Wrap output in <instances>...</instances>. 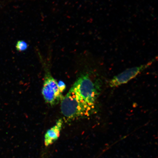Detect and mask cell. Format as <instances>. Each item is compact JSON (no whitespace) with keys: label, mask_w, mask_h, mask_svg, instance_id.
Segmentation results:
<instances>
[{"label":"cell","mask_w":158,"mask_h":158,"mask_svg":"<svg viewBox=\"0 0 158 158\" xmlns=\"http://www.w3.org/2000/svg\"><path fill=\"white\" fill-rule=\"evenodd\" d=\"M61 112L66 121L89 117L96 111L81 99L71 88L61 101Z\"/></svg>","instance_id":"cell-1"},{"label":"cell","mask_w":158,"mask_h":158,"mask_svg":"<svg viewBox=\"0 0 158 158\" xmlns=\"http://www.w3.org/2000/svg\"><path fill=\"white\" fill-rule=\"evenodd\" d=\"M72 88L82 100L91 107L95 108L99 94L100 86L88 74H83L77 79Z\"/></svg>","instance_id":"cell-2"},{"label":"cell","mask_w":158,"mask_h":158,"mask_svg":"<svg viewBox=\"0 0 158 158\" xmlns=\"http://www.w3.org/2000/svg\"><path fill=\"white\" fill-rule=\"evenodd\" d=\"M42 94L46 103L52 106L58 104L64 97L59 90L58 82L49 74L45 77Z\"/></svg>","instance_id":"cell-3"},{"label":"cell","mask_w":158,"mask_h":158,"mask_svg":"<svg viewBox=\"0 0 158 158\" xmlns=\"http://www.w3.org/2000/svg\"><path fill=\"white\" fill-rule=\"evenodd\" d=\"M155 60H152L145 64L126 69L124 72L114 77L110 81L109 86L114 88L127 83L132 79L141 73L152 64Z\"/></svg>","instance_id":"cell-4"},{"label":"cell","mask_w":158,"mask_h":158,"mask_svg":"<svg viewBox=\"0 0 158 158\" xmlns=\"http://www.w3.org/2000/svg\"><path fill=\"white\" fill-rule=\"evenodd\" d=\"M63 123L64 122L62 118H60L57 120L56 124L54 127L47 130L44 136L45 146L48 147L58 139L62 130Z\"/></svg>","instance_id":"cell-5"},{"label":"cell","mask_w":158,"mask_h":158,"mask_svg":"<svg viewBox=\"0 0 158 158\" xmlns=\"http://www.w3.org/2000/svg\"><path fill=\"white\" fill-rule=\"evenodd\" d=\"M28 45L24 41H19L16 45V48L20 52L24 51L27 49Z\"/></svg>","instance_id":"cell-6"},{"label":"cell","mask_w":158,"mask_h":158,"mask_svg":"<svg viewBox=\"0 0 158 158\" xmlns=\"http://www.w3.org/2000/svg\"><path fill=\"white\" fill-rule=\"evenodd\" d=\"M58 88L59 91L61 94H62L63 92L66 89V85L62 81H60L58 82Z\"/></svg>","instance_id":"cell-7"},{"label":"cell","mask_w":158,"mask_h":158,"mask_svg":"<svg viewBox=\"0 0 158 158\" xmlns=\"http://www.w3.org/2000/svg\"><path fill=\"white\" fill-rule=\"evenodd\" d=\"M1 3H0V7H1Z\"/></svg>","instance_id":"cell-8"}]
</instances>
